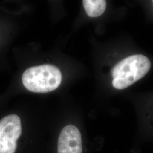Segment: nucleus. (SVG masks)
Wrapping results in <instances>:
<instances>
[{"label": "nucleus", "instance_id": "1", "mask_svg": "<svg viewBox=\"0 0 153 153\" xmlns=\"http://www.w3.org/2000/svg\"><path fill=\"white\" fill-rule=\"evenodd\" d=\"M150 68L151 62L145 56H129L120 61L112 69L114 77L112 85L119 90L128 88L145 76Z\"/></svg>", "mask_w": 153, "mask_h": 153}, {"label": "nucleus", "instance_id": "2", "mask_svg": "<svg viewBox=\"0 0 153 153\" xmlns=\"http://www.w3.org/2000/svg\"><path fill=\"white\" fill-rule=\"evenodd\" d=\"M22 80L24 86L31 92L49 93L59 87L62 74L56 66L42 65L26 70L22 75Z\"/></svg>", "mask_w": 153, "mask_h": 153}, {"label": "nucleus", "instance_id": "3", "mask_svg": "<svg viewBox=\"0 0 153 153\" xmlns=\"http://www.w3.org/2000/svg\"><path fill=\"white\" fill-rule=\"evenodd\" d=\"M21 133V121L18 115L11 114L2 118L0 120V153H15Z\"/></svg>", "mask_w": 153, "mask_h": 153}, {"label": "nucleus", "instance_id": "4", "mask_svg": "<svg viewBox=\"0 0 153 153\" xmlns=\"http://www.w3.org/2000/svg\"><path fill=\"white\" fill-rule=\"evenodd\" d=\"M58 153H82L81 133L76 126H66L62 129L58 140Z\"/></svg>", "mask_w": 153, "mask_h": 153}, {"label": "nucleus", "instance_id": "5", "mask_svg": "<svg viewBox=\"0 0 153 153\" xmlns=\"http://www.w3.org/2000/svg\"><path fill=\"white\" fill-rule=\"evenodd\" d=\"M82 2L85 11L90 17L100 16L106 9L107 3L105 0H83Z\"/></svg>", "mask_w": 153, "mask_h": 153}]
</instances>
